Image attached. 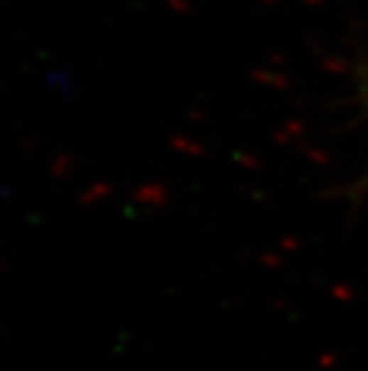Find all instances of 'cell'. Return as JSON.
Listing matches in <instances>:
<instances>
[{"label":"cell","mask_w":368,"mask_h":371,"mask_svg":"<svg viewBox=\"0 0 368 371\" xmlns=\"http://www.w3.org/2000/svg\"><path fill=\"white\" fill-rule=\"evenodd\" d=\"M364 99H366V106H368V77H366V82H364Z\"/></svg>","instance_id":"1"}]
</instances>
